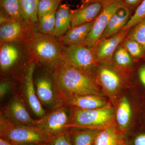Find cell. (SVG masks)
Wrapping results in <instances>:
<instances>
[{"label": "cell", "instance_id": "obj_1", "mask_svg": "<svg viewBox=\"0 0 145 145\" xmlns=\"http://www.w3.org/2000/svg\"><path fill=\"white\" fill-rule=\"evenodd\" d=\"M56 92L59 98L67 95H102L96 80L62 59L52 71Z\"/></svg>", "mask_w": 145, "mask_h": 145}, {"label": "cell", "instance_id": "obj_28", "mask_svg": "<svg viewBox=\"0 0 145 145\" xmlns=\"http://www.w3.org/2000/svg\"><path fill=\"white\" fill-rule=\"evenodd\" d=\"M126 37L135 40L142 47L144 52L143 62H145V18L130 30Z\"/></svg>", "mask_w": 145, "mask_h": 145}, {"label": "cell", "instance_id": "obj_17", "mask_svg": "<svg viewBox=\"0 0 145 145\" xmlns=\"http://www.w3.org/2000/svg\"><path fill=\"white\" fill-rule=\"evenodd\" d=\"M132 11L124 6H122L116 10L110 18L106 28L101 36L100 41L109 38L121 31L127 23L132 16ZM99 41V42H100Z\"/></svg>", "mask_w": 145, "mask_h": 145}, {"label": "cell", "instance_id": "obj_15", "mask_svg": "<svg viewBox=\"0 0 145 145\" xmlns=\"http://www.w3.org/2000/svg\"><path fill=\"white\" fill-rule=\"evenodd\" d=\"M103 7V2L94 1L82 4L79 8L71 11V28L95 20Z\"/></svg>", "mask_w": 145, "mask_h": 145}, {"label": "cell", "instance_id": "obj_24", "mask_svg": "<svg viewBox=\"0 0 145 145\" xmlns=\"http://www.w3.org/2000/svg\"><path fill=\"white\" fill-rule=\"evenodd\" d=\"M21 14L24 20L34 27L39 22L37 7L39 0H19Z\"/></svg>", "mask_w": 145, "mask_h": 145}, {"label": "cell", "instance_id": "obj_25", "mask_svg": "<svg viewBox=\"0 0 145 145\" xmlns=\"http://www.w3.org/2000/svg\"><path fill=\"white\" fill-rule=\"evenodd\" d=\"M0 5L1 10L10 19L25 22L21 14L19 0H0Z\"/></svg>", "mask_w": 145, "mask_h": 145}, {"label": "cell", "instance_id": "obj_21", "mask_svg": "<svg viewBox=\"0 0 145 145\" xmlns=\"http://www.w3.org/2000/svg\"><path fill=\"white\" fill-rule=\"evenodd\" d=\"M94 22L71 28L65 35L59 38L63 45L82 44L90 32Z\"/></svg>", "mask_w": 145, "mask_h": 145}, {"label": "cell", "instance_id": "obj_22", "mask_svg": "<svg viewBox=\"0 0 145 145\" xmlns=\"http://www.w3.org/2000/svg\"><path fill=\"white\" fill-rule=\"evenodd\" d=\"M101 129L71 127L68 131L72 145H93Z\"/></svg>", "mask_w": 145, "mask_h": 145}, {"label": "cell", "instance_id": "obj_32", "mask_svg": "<svg viewBox=\"0 0 145 145\" xmlns=\"http://www.w3.org/2000/svg\"><path fill=\"white\" fill-rule=\"evenodd\" d=\"M126 145H145V130L138 128L125 136Z\"/></svg>", "mask_w": 145, "mask_h": 145}, {"label": "cell", "instance_id": "obj_34", "mask_svg": "<svg viewBox=\"0 0 145 145\" xmlns=\"http://www.w3.org/2000/svg\"><path fill=\"white\" fill-rule=\"evenodd\" d=\"M13 84L8 80L1 81L0 84V99L3 101L12 90Z\"/></svg>", "mask_w": 145, "mask_h": 145}, {"label": "cell", "instance_id": "obj_40", "mask_svg": "<svg viewBox=\"0 0 145 145\" xmlns=\"http://www.w3.org/2000/svg\"><path fill=\"white\" fill-rule=\"evenodd\" d=\"M39 1H48V0H39Z\"/></svg>", "mask_w": 145, "mask_h": 145}, {"label": "cell", "instance_id": "obj_12", "mask_svg": "<svg viewBox=\"0 0 145 145\" xmlns=\"http://www.w3.org/2000/svg\"><path fill=\"white\" fill-rule=\"evenodd\" d=\"M35 84L36 94L41 103L52 109L62 105L56 92L52 76L42 74L36 78Z\"/></svg>", "mask_w": 145, "mask_h": 145}, {"label": "cell", "instance_id": "obj_23", "mask_svg": "<svg viewBox=\"0 0 145 145\" xmlns=\"http://www.w3.org/2000/svg\"><path fill=\"white\" fill-rule=\"evenodd\" d=\"M114 65L121 71H131L134 69V60L123 44L117 48L112 57Z\"/></svg>", "mask_w": 145, "mask_h": 145}, {"label": "cell", "instance_id": "obj_4", "mask_svg": "<svg viewBox=\"0 0 145 145\" xmlns=\"http://www.w3.org/2000/svg\"><path fill=\"white\" fill-rule=\"evenodd\" d=\"M71 108L72 117L69 128L77 127L102 129L113 123L115 113L114 109L110 104L104 107L93 109Z\"/></svg>", "mask_w": 145, "mask_h": 145}, {"label": "cell", "instance_id": "obj_9", "mask_svg": "<svg viewBox=\"0 0 145 145\" xmlns=\"http://www.w3.org/2000/svg\"><path fill=\"white\" fill-rule=\"evenodd\" d=\"M113 64H99L96 71L95 80L108 95L114 96L125 84L126 78L121 71Z\"/></svg>", "mask_w": 145, "mask_h": 145}, {"label": "cell", "instance_id": "obj_7", "mask_svg": "<svg viewBox=\"0 0 145 145\" xmlns=\"http://www.w3.org/2000/svg\"><path fill=\"white\" fill-rule=\"evenodd\" d=\"M140 102V99L138 98L131 104L125 94L120 96L118 100L115 113L116 124L125 136L135 129L131 122L136 128H139Z\"/></svg>", "mask_w": 145, "mask_h": 145}, {"label": "cell", "instance_id": "obj_2", "mask_svg": "<svg viewBox=\"0 0 145 145\" xmlns=\"http://www.w3.org/2000/svg\"><path fill=\"white\" fill-rule=\"evenodd\" d=\"M20 43L32 61L46 67L51 72L62 59L63 45L59 38L42 34L34 27Z\"/></svg>", "mask_w": 145, "mask_h": 145}, {"label": "cell", "instance_id": "obj_10", "mask_svg": "<svg viewBox=\"0 0 145 145\" xmlns=\"http://www.w3.org/2000/svg\"><path fill=\"white\" fill-rule=\"evenodd\" d=\"M0 119L17 125L35 126L36 120L31 118L22 99L16 94L1 109Z\"/></svg>", "mask_w": 145, "mask_h": 145}, {"label": "cell", "instance_id": "obj_27", "mask_svg": "<svg viewBox=\"0 0 145 145\" xmlns=\"http://www.w3.org/2000/svg\"><path fill=\"white\" fill-rule=\"evenodd\" d=\"M57 9L39 19L38 23L39 32L46 35L52 36L55 27Z\"/></svg>", "mask_w": 145, "mask_h": 145}, {"label": "cell", "instance_id": "obj_6", "mask_svg": "<svg viewBox=\"0 0 145 145\" xmlns=\"http://www.w3.org/2000/svg\"><path fill=\"white\" fill-rule=\"evenodd\" d=\"M71 117V108L62 105L36 120L35 126L54 138L68 131Z\"/></svg>", "mask_w": 145, "mask_h": 145}, {"label": "cell", "instance_id": "obj_8", "mask_svg": "<svg viewBox=\"0 0 145 145\" xmlns=\"http://www.w3.org/2000/svg\"><path fill=\"white\" fill-rule=\"evenodd\" d=\"M103 7L101 13L94 20L92 28L82 44L95 49L110 18L116 10L123 5L120 0H103Z\"/></svg>", "mask_w": 145, "mask_h": 145}, {"label": "cell", "instance_id": "obj_37", "mask_svg": "<svg viewBox=\"0 0 145 145\" xmlns=\"http://www.w3.org/2000/svg\"><path fill=\"white\" fill-rule=\"evenodd\" d=\"M0 145H12L10 143L3 138H0Z\"/></svg>", "mask_w": 145, "mask_h": 145}, {"label": "cell", "instance_id": "obj_18", "mask_svg": "<svg viewBox=\"0 0 145 145\" xmlns=\"http://www.w3.org/2000/svg\"><path fill=\"white\" fill-rule=\"evenodd\" d=\"M14 42L1 44L0 68L1 73L10 72L18 63L20 57V49Z\"/></svg>", "mask_w": 145, "mask_h": 145}, {"label": "cell", "instance_id": "obj_29", "mask_svg": "<svg viewBox=\"0 0 145 145\" xmlns=\"http://www.w3.org/2000/svg\"><path fill=\"white\" fill-rule=\"evenodd\" d=\"M135 93L139 99H145V62L141 61L137 67Z\"/></svg>", "mask_w": 145, "mask_h": 145}, {"label": "cell", "instance_id": "obj_36", "mask_svg": "<svg viewBox=\"0 0 145 145\" xmlns=\"http://www.w3.org/2000/svg\"><path fill=\"white\" fill-rule=\"evenodd\" d=\"M123 5L131 10L135 11L136 8L140 5L143 0H120Z\"/></svg>", "mask_w": 145, "mask_h": 145}, {"label": "cell", "instance_id": "obj_11", "mask_svg": "<svg viewBox=\"0 0 145 145\" xmlns=\"http://www.w3.org/2000/svg\"><path fill=\"white\" fill-rule=\"evenodd\" d=\"M36 63L31 61L27 68L24 76L23 93L25 100L32 112L39 118L46 114L36 94L33 81V75Z\"/></svg>", "mask_w": 145, "mask_h": 145}, {"label": "cell", "instance_id": "obj_39", "mask_svg": "<svg viewBox=\"0 0 145 145\" xmlns=\"http://www.w3.org/2000/svg\"><path fill=\"white\" fill-rule=\"evenodd\" d=\"M17 145H36L35 144H18Z\"/></svg>", "mask_w": 145, "mask_h": 145}, {"label": "cell", "instance_id": "obj_20", "mask_svg": "<svg viewBox=\"0 0 145 145\" xmlns=\"http://www.w3.org/2000/svg\"><path fill=\"white\" fill-rule=\"evenodd\" d=\"M71 11L67 4L59 6L56 12L54 32L51 36L61 38L71 28Z\"/></svg>", "mask_w": 145, "mask_h": 145}, {"label": "cell", "instance_id": "obj_19", "mask_svg": "<svg viewBox=\"0 0 145 145\" xmlns=\"http://www.w3.org/2000/svg\"><path fill=\"white\" fill-rule=\"evenodd\" d=\"M93 145H126L125 136L113 123L101 130Z\"/></svg>", "mask_w": 145, "mask_h": 145}, {"label": "cell", "instance_id": "obj_5", "mask_svg": "<svg viewBox=\"0 0 145 145\" xmlns=\"http://www.w3.org/2000/svg\"><path fill=\"white\" fill-rule=\"evenodd\" d=\"M94 50L93 48L83 44L63 45L62 59L73 67L95 80L99 63Z\"/></svg>", "mask_w": 145, "mask_h": 145}, {"label": "cell", "instance_id": "obj_35", "mask_svg": "<svg viewBox=\"0 0 145 145\" xmlns=\"http://www.w3.org/2000/svg\"><path fill=\"white\" fill-rule=\"evenodd\" d=\"M139 128L145 130V99H140L139 105Z\"/></svg>", "mask_w": 145, "mask_h": 145}, {"label": "cell", "instance_id": "obj_41", "mask_svg": "<svg viewBox=\"0 0 145 145\" xmlns=\"http://www.w3.org/2000/svg\"></svg>", "mask_w": 145, "mask_h": 145}, {"label": "cell", "instance_id": "obj_13", "mask_svg": "<svg viewBox=\"0 0 145 145\" xmlns=\"http://www.w3.org/2000/svg\"><path fill=\"white\" fill-rule=\"evenodd\" d=\"M130 30L120 31L112 37L103 39L99 42L94 49L99 64H113V54L117 48L126 37Z\"/></svg>", "mask_w": 145, "mask_h": 145}, {"label": "cell", "instance_id": "obj_16", "mask_svg": "<svg viewBox=\"0 0 145 145\" xmlns=\"http://www.w3.org/2000/svg\"><path fill=\"white\" fill-rule=\"evenodd\" d=\"M32 27L25 22L10 20L0 26L1 44L17 42H20Z\"/></svg>", "mask_w": 145, "mask_h": 145}, {"label": "cell", "instance_id": "obj_38", "mask_svg": "<svg viewBox=\"0 0 145 145\" xmlns=\"http://www.w3.org/2000/svg\"><path fill=\"white\" fill-rule=\"evenodd\" d=\"M101 1V0H81V3L82 4L94 1Z\"/></svg>", "mask_w": 145, "mask_h": 145}, {"label": "cell", "instance_id": "obj_26", "mask_svg": "<svg viewBox=\"0 0 145 145\" xmlns=\"http://www.w3.org/2000/svg\"><path fill=\"white\" fill-rule=\"evenodd\" d=\"M122 44L129 52L135 62L143 61L144 52L142 47L138 42L126 37L122 42Z\"/></svg>", "mask_w": 145, "mask_h": 145}, {"label": "cell", "instance_id": "obj_14", "mask_svg": "<svg viewBox=\"0 0 145 145\" xmlns=\"http://www.w3.org/2000/svg\"><path fill=\"white\" fill-rule=\"evenodd\" d=\"M60 99L63 105L82 109L101 108L109 104L102 95L94 94L67 95L62 96Z\"/></svg>", "mask_w": 145, "mask_h": 145}, {"label": "cell", "instance_id": "obj_30", "mask_svg": "<svg viewBox=\"0 0 145 145\" xmlns=\"http://www.w3.org/2000/svg\"><path fill=\"white\" fill-rule=\"evenodd\" d=\"M63 0L39 1L37 7L39 20L57 9Z\"/></svg>", "mask_w": 145, "mask_h": 145}, {"label": "cell", "instance_id": "obj_31", "mask_svg": "<svg viewBox=\"0 0 145 145\" xmlns=\"http://www.w3.org/2000/svg\"><path fill=\"white\" fill-rule=\"evenodd\" d=\"M145 18V0H143V1L136 8L134 13L130 18L126 25L120 31L130 30Z\"/></svg>", "mask_w": 145, "mask_h": 145}, {"label": "cell", "instance_id": "obj_33", "mask_svg": "<svg viewBox=\"0 0 145 145\" xmlns=\"http://www.w3.org/2000/svg\"><path fill=\"white\" fill-rule=\"evenodd\" d=\"M44 145H72L68 131L54 138L49 143Z\"/></svg>", "mask_w": 145, "mask_h": 145}, {"label": "cell", "instance_id": "obj_3", "mask_svg": "<svg viewBox=\"0 0 145 145\" xmlns=\"http://www.w3.org/2000/svg\"><path fill=\"white\" fill-rule=\"evenodd\" d=\"M1 138L12 145L29 144L44 145L52 137L35 126L17 125L0 119Z\"/></svg>", "mask_w": 145, "mask_h": 145}]
</instances>
